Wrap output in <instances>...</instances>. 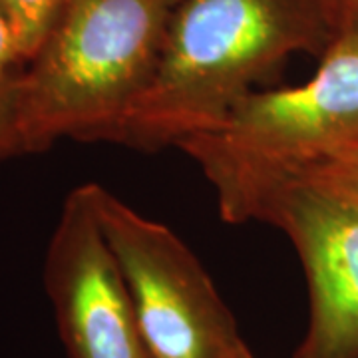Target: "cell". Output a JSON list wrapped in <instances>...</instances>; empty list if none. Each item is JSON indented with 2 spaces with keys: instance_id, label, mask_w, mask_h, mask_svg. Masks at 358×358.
Segmentation results:
<instances>
[{
  "instance_id": "1",
  "label": "cell",
  "mask_w": 358,
  "mask_h": 358,
  "mask_svg": "<svg viewBox=\"0 0 358 358\" xmlns=\"http://www.w3.org/2000/svg\"><path fill=\"white\" fill-rule=\"evenodd\" d=\"M333 42L322 0H181L152 86L115 136L143 152L215 128L293 54Z\"/></svg>"
},
{
  "instance_id": "2",
  "label": "cell",
  "mask_w": 358,
  "mask_h": 358,
  "mask_svg": "<svg viewBox=\"0 0 358 358\" xmlns=\"http://www.w3.org/2000/svg\"><path fill=\"white\" fill-rule=\"evenodd\" d=\"M181 0H70L24 72L32 152L114 141L154 82Z\"/></svg>"
},
{
  "instance_id": "3",
  "label": "cell",
  "mask_w": 358,
  "mask_h": 358,
  "mask_svg": "<svg viewBox=\"0 0 358 358\" xmlns=\"http://www.w3.org/2000/svg\"><path fill=\"white\" fill-rule=\"evenodd\" d=\"M358 141V34L336 36L308 82L255 90L215 128L179 143L217 193L221 217L247 223L271 185Z\"/></svg>"
},
{
  "instance_id": "4",
  "label": "cell",
  "mask_w": 358,
  "mask_h": 358,
  "mask_svg": "<svg viewBox=\"0 0 358 358\" xmlns=\"http://www.w3.org/2000/svg\"><path fill=\"white\" fill-rule=\"evenodd\" d=\"M98 217L150 358H253L211 277L173 231L102 185Z\"/></svg>"
},
{
  "instance_id": "5",
  "label": "cell",
  "mask_w": 358,
  "mask_h": 358,
  "mask_svg": "<svg viewBox=\"0 0 358 358\" xmlns=\"http://www.w3.org/2000/svg\"><path fill=\"white\" fill-rule=\"evenodd\" d=\"M249 221L293 241L307 275L310 319L294 358H358V195L305 171L259 195Z\"/></svg>"
},
{
  "instance_id": "6",
  "label": "cell",
  "mask_w": 358,
  "mask_h": 358,
  "mask_svg": "<svg viewBox=\"0 0 358 358\" xmlns=\"http://www.w3.org/2000/svg\"><path fill=\"white\" fill-rule=\"evenodd\" d=\"M44 285L70 358H150L128 282L98 217V183L68 193Z\"/></svg>"
},
{
  "instance_id": "7",
  "label": "cell",
  "mask_w": 358,
  "mask_h": 358,
  "mask_svg": "<svg viewBox=\"0 0 358 358\" xmlns=\"http://www.w3.org/2000/svg\"><path fill=\"white\" fill-rule=\"evenodd\" d=\"M70 0H2L18 34L24 62H30L50 36Z\"/></svg>"
},
{
  "instance_id": "8",
  "label": "cell",
  "mask_w": 358,
  "mask_h": 358,
  "mask_svg": "<svg viewBox=\"0 0 358 358\" xmlns=\"http://www.w3.org/2000/svg\"><path fill=\"white\" fill-rule=\"evenodd\" d=\"M20 154H34L26 126L24 72L14 70L0 78V162Z\"/></svg>"
},
{
  "instance_id": "9",
  "label": "cell",
  "mask_w": 358,
  "mask_h": 358,
  "mask_svg": "<svg viewBox=\"0 0 358 358\" xmlns=\"http://www.w3.org/2000/svg\"><path fill=\"white\" fill-rule=\"evenodd\" d=\"M307 171L334 179V181H338L341 185H345L350 192H355L358 195V141L346 145L338 152H334L333 155H329L327 159H322L320 164L310 167Z\"/></svg>"
},
{
  "instance_id": "10",
  "label": "cell",
  "mask_w": 358,
  "mask_h": 358,
  "mask_svg": "<svg viewBox=\"0 0 358 358\" xmlns=\"http://www.w3.org/2000/svg\"><path fill=\"white\" fill-rule=\"evenodd\" d=\"M24 64L18 34L13 24L10 14L6 13L2 0H0V78L18 70V66Z\"/></svg>"
},
{
  "instance_id": "11",
  "label": "cell",
  "mask_w": 358,
  "mask_h": 358,
  "mask_svg": "<svg viewBox=\"0 0 358 358\" xmlns=\"http://www.w3.org/2000/svg\"><path fill=\"white\" fill-rule=\"evenodd\" d=\"M333 40L358 34V0H322Z\"/></svg>"
}]
</instances>
